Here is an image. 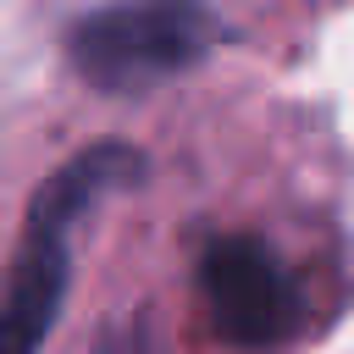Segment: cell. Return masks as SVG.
I'll list each match as a JSON object with an SVG mask.
<instances>
[{
  "label": "cell",
  "mask_w": 354,
  "mask_h": 354,
  "mask_svg": "<svg viewBox=\"0 0 354 354\" xmlns=\"http://www.w3.org/2000/svg\"><path fill=\"white\" fill-rule=\"evenodd\" d=\"M138 177H144V155L122 138H100L39 183L22 238H17V254L0 282V354L44 348V337L61 321L66 282H72V227L88 216V205L100 194L127 188Z\"/></svg>",
  "instance_id": "6da1fadb"
},
{
  "label": "cell",
  "mask_w": 354,
  "mask_h": 354,
  "mask_svg": "<svg viewBox=\"0 0 354 354\" xmlns=\"http://www.w3.org/2000/svg\"><path fill=\"white\" fill-rule=\"evenodd\" d=\"M216 33L221 28L205 0H111L72 22L66 61L100 94H144L199 66Z\"/></svg>",
  "instance_id": "7a4b0ae2"
},
{
  "label": "cell",
  "mask_w": 354,
  "mask_h": 354,
  "mask_svg": "<svg viewBox=\"0 0 354 354\" xmlns=\"http://www.w3.org/2000/svg\"><path fill=\"white\" fill-rule=\"evenodd\" d=\"M199 299L227 343L271 348L299 326V288L260 238H216L199 260Z\"/></svg>",
  "instance_id": "3957f363"
},
{
  "label": "cell",
  "mask_w": 354,
  "mask_h": 354,
  "mask_svg": "<svg viewBox=\"0 0 354 354\" xmlns=\"http://www.w3.org/2000/svg\"><path fill=\"white\" fill-rule=\"evenodd\" d=\"M94 354H160V343L149 337V326H138V321H116V326H105V337H100Z\"/></svg>",
  "instance_id": "277c9868"
}]
</instances>
